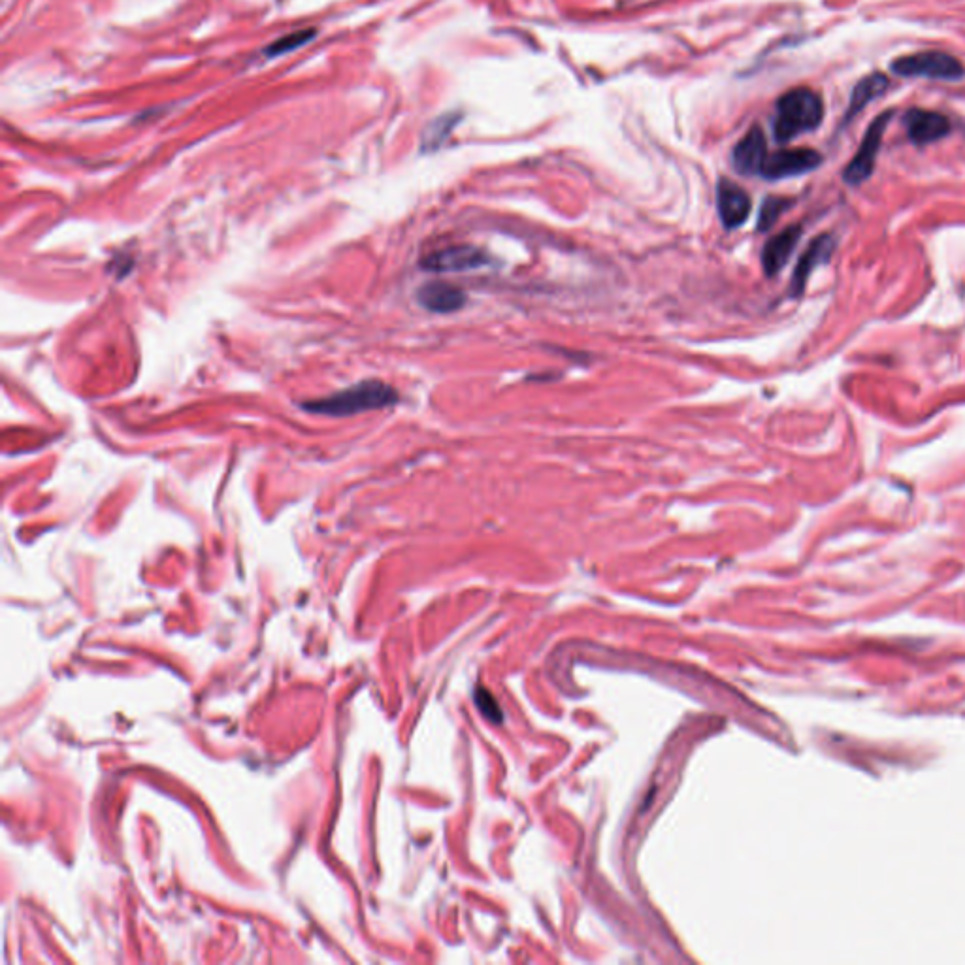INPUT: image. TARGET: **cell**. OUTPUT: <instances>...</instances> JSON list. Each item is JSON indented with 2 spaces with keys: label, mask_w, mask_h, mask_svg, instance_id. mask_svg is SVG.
Segmentation results:
<instances>
[{
  "label": "cell",
  "mask_w": 965,
  "mask_h": 965,
  "mask_svg": "<svg viewBox=\"0 0 965 965\" xmlns=\"http://www.w3.org/2000/svg\"><path fill=\"white\" fill-rule=\"evenodd\" d=\"M396 402H398V393L391 385L379 379H364L340 393L308 402L304 404V409L319 415L345 417V415H355V413H364L372 409L389 408Z\"/></svg>",
  "instance_id": "obj_1"
},
{
  "label": "cell",
  "mask_w": 965,
  "mask_h": 965,
  "mask_svg": "<svg viewBox=\"0 0 965 965\" xmlns=\"http://www.w3.org/2000/svg\"><path fill=\"white\" fill-rule=\"evenodd\" d=\"M824 104L820 95L811 89H794L777 100L773 136L779 144H786L805 132L815 131L822 123Z\"/></svg>",
  "instance_id": "obj_2"
},
{
  "label": "cell",
  "mask_w": 965,
  "mask_h": 965,
  "mask_svg": "<svg viewBox=\"0 0 965 965\" xmlns=\"http://www.w3.org/2000/svg\"><path fill=\"white\" fill-rule=\"evenodd\" d=\"M890 70L901 78H930L956 82L965 76V68L956 57L945 51H920L896 59Z\"/></svg>",
  "instance_id": "obj_3"
},
{
  "label": "cell",
  "mask_w": 965,
  "mask_h": 965,
  "mask_svg": "<svg viewBox=\"0 0 965 965\" xmlns=\"http://www.w3.org/2000/svg\"><path fill=\"white\" fill-rule=\"evenodd\" d=\"M890 119H892V112H884L869 125L860 148L843 172V180L847 181L849 185H860V183H864L871 178L877 157H879V151L883 146L884 131H886Z\"/></svg>",
  "instance_id": "obj_4"
},
{
  "label": "cell",
  "mask_w": 965,
  "mask_h": 965,
  "mask_svg": "<svg viewBox=\"0 0 965 965\" xmlns=\"http://www.w3.org/2000/svg\"><path fill=\"white\" fill-rule=\"evenodd\" d=\"M820 163H822V157L815 149H783L768 155L760 176L771 181L796 178L815 170Z\"/></svg>",
  "instance_id": "obj_5"
},
{
  "label": "cell",
  "mask_w": 965,
  "mask_h": 965,
  "mask_svg": "<svg viewBox=\"0 0 965 965\" xmlns=\"http://www.w3.org/2000/svg\"><path fill=\"white\" fill-rule=\"evenodd\" d=\"M491 261V257L472 246L447 247L426 255L421 261V268L426 272L449 274V272H468L475 268H483Z\"/></svg>",
  "instance_id": "obj_6"
},
{
  "label": "cell",
  "mask_w": 965,
  "mask_h": 965,
  "mask_svg": "<svg viewBox=\"0 0 965 965\" xmlns=\"http://www.w3.org/2000/svg\"><path fill=\"white\" fill-rule=\"evenodd\" d=\"M717 208L720 221L728 230L739 229L751 213V197L734 181L720 180L717 185Z\"/></svg>",
  "instance_id": "obj_7"
},
{
  "label": "cell",
  "mask_w": 965,
  "mask_h": 965,
  "mask_svg": "<svg viewBox=\"0 0 965 965\" xmlns=\"http://www.w3.org/2000/svg\"><path fill=\"white\" fill-rule=\"evenodd\" d=\"M835 242L834 238L830 234H820L818 238H815L809 247L803 251L800 261H798V266L792 274V281H790V296L798 298L802 296L803 291H805V285L807 281L811 278L813 270L818 268L820 264H826V262L832 259L834 255Z\"/></svg>",
  "instance_id": "obj_8"
},
{
  "label": "cell",
  "mask_w": 965,
  "mask_h": 965,
  "mask_svg": "<svg viewBox=\"0 0 965 965\" xmlns=\"http://www.w3.org/2000/svg\"><path fill=\"white\" fill-rule=\"evenodd\" d=\"M905 127L909 140L916 146H928L943 140L950 132V121L943 114L913 108L905 115Z\"/></svg>",
  "instance_id": "obj_9"
},
{
  "label": "cell",
  "mask_w": 965,
  "mask_h": 965,
  "mask_svg": "<svg viewBox=\"0 0 965 965\" xmlns=\"http://www.w3.org/2000/svg\"><path fill=\"white\" fill-rule=\"evenodd\" d=\"M768 155L766 136H764V132L760 131L758 127H754V129L747 132V136L737 144L734 153H732V161H734V166H736L739 174H743V176H754V174H758V176H760L762 166L766 163Z\"/></svg>",
  "instance_id": "obj_10"
},
{
  "label": "cell",
  "mask_w": 965,
  "mask_h": 965,
  "mask_svg": "<svg viewBox=\"0 0 965 965\" xmlns=\"http://www.w3.org/2000/svg\"><path fill=\"white\" fill-rule=\"evenodd\" d=\"M800 238H802V227L800 225L786 227L779 234H775L773 238H769L768 244L764 246V251H762V266H764L766 276H777L785 268L790 261V257H792V253H794V249L800 244Z\"/></svg>",
  "instance_id": "obj_11"
},
{
  "label": "cell",
  "mask_w": 965,
  "mask_h": 965,
  "mask_svg": "<svg viewBox=\"0 0 965 965\" xmlns=\"http://www.w3.org/2000/svg\"><path fill=\"white\" fill-rule=\"evenodd\" d=\"M417 300L432 313H453L466 304V293L447 281H430L417 291Z\"/></svg>",
  "instance_id": "obj_12"
},
{
  "label": "cell",
  "mask_w": 965,
  "mask_h": 965,
  "mask_svg": "<svg viewBox=\"0 0 965 965\" xmlns=\"http://www.w3.org/2000/svg\"><path fill=\"white\" fill-rule=\"evenodd\" d=\"M888 78L883 74H869L862 82L858 83L852 91L849 110L845 114V121H852L860 112H864L869 102L883 97L884 91L888 89Z\"/></svg>",
  "instance_id": "obj_13"
},
{
  "label": "cell",
  "mask_w": 965,
  "mask_h": 965,
  "mask_svg": "<svg viewBox=\"0 0 965 965\" xmlns=\"http://www.w3.org/2000/svg\"><path fill=\"white\" fill-rule=\"evenodd\" d=\"M790 206H792V202L786 200V198H766V202L762 204L760 215H758V230L766 232V230L771 229V227L777 223V219H779Z\"/></svg>",
  "instance_id": "obj_14"
},
{
  "label": "cell",
  "mask_w": 965,
  "mask_h": 965,
  "mask_svg": "<svg viewBox=\"0 0 965 965\" xmlns=\"http://www.w3.org/2000/svg\"><path fill=\"white\" fill-rule=\"evenodd\" d=\"M313 31H300V33L289 34L285 38H281L278 42H274L270 48H268V55H281V53H289V51L296 50L300 46H304L306 42H310L313 38Z\"/></svg>",
  "instance_id": "obj_15"
},
{
  "label": "cell",
  "mask_w": 965,
  "mask_h": 965,
  "mask_svg": "<svg viewBox=\"0 0 965 965\" xmlns=\"http://www.w3.org/2000/svg\"><path fill=\"white\" fill-rule=\"evenodd\" d=\"M475 698H477V704H479V707H481V711H483V713H485V715H487L489 719H492V720L502 719V715H500V711H498V705H496V702H494V698H492L489 692H485V690H479V694H477Z\"/></svg>",
  "instance_id": "obj_16"
}]
</instances>
